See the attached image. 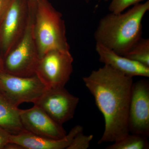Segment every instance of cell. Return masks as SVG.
Instances as JSON below:
<instances>
[{
    "instance_id": "cell-3",
    "label": "cell",
    "mask_w": 149,
    "mask_h": 149,
    "mask_svg": "<svg viewBox=\"0 0 149 149\" xmlns=\"http://www.w3.org/2000/svg\"><path fill=\"white\" fill-rule=\"evenodd\" d=\"M33 31L40 58L52 50H70L62 14L49 0L36 1Z\"/></svg>"
},
{
    "instance_id": "cell-17",
    "label": "cell",
    "mask_w": 149,
    "mask_h": 149,
    "mask_svg": "<svg viewBox=\"0 0 149 149\" xmlns=\"http://www.w3.org/2000/svg\"><path fill=\"white\" fill-rule=\"evenodd\" d=\"M145 0H112L110 3L109 10L111 13H119Z\"/></svg>"
},
{
    "instance_id": "cell-10",
    "label": "cell",
    "mask_w": 149,
    "mask_h": 149,
    "mask_svg": "<svg viewBox=\"0 0 149 149\" xmlns=\"http://www.w3.org/2000/svg\"><path fill=\"white\" fill-rule=\"evenodd\" d=\"M20 116L25 130L35 136L59 139L66 135L62 125L56 122L37 105L29 109H21Z\"/></svg>"
},
{
    "instance_id": "cell-14",
    "label": "cell",
    "mask_w": 149,
    "mask_h": 149,
    "mask_svg": "<svg viewBox=\"0 0 149 149\" xmlns=\"http://www.w3.org/2000/svg\"><path fill=\"white\" fill-rule=\"evenodd\" d=\"M146 136L139 134H128L114 143L107 147L106 149H148L149 143Z\"/></svg>"
},
{
    "instance_id": "cell-2",
    "label": "cell",
    "mask_w": 149,
    "mask_h": 149,
    "mask_svg": "<svg viewBox=\"0 0 149 149\" xmlns=\"http://www.w3.org/2000/svg\"><path fill=\"white\" fill-rule=\"evenodd\" d=\"M149 10V1L125 13H110L102 17L94 33L96 43L124 56L142 37V20Z\"/></svg>"
},
{
    "instance_id": "cell-7",
    "label": "cell",
    "mask_w": 149,
    "mask_h": 149,
    "mask_svg": "<svg viewBox=\"0 0 149 149\" xmlns=\"http://www.w3.org/2000/svg\"><path fill=\"white\" fill-rule=\"evenodd\" d=\"M1 92L14 105L24 102L36 103L47 88L36 74L19 77L0 71Z\"/></svg>"
},
{
    "instance_id": "cell-20",
    "label": "cell",
    "mask_w": 149,
    "mask_h": 149,
    "mask_svg": "<svg viewBox=\"0 0 149 149\" xmlns=\"http://www.w3.org/2000/svg\"><path fill=\"white\" fill-rule=\"evenodd\" d=\"M0 71H3V59L0 52Z\"/></svg>"
},
{
    "instance_id": "cell-5",
    "label": "cell",
    "mask_w": 149,
    "mask_h": 149,
    "mask_svg": "<svg viewBox=\"0 0 149 149\" xmlns=\"http://www.w3.org/2000/svg\"><path fill=\"white\" fill-rule=\"evenodd\" d=\"M70 50L53 49L40 58L36 74L48 89L65 87L73 71Z\"/></svg>"
},
{
    "instance_id": "cell-6",
    "label": "cell",
    "mask_w": 149,
    "mask_h": 149,
    "mask_svg": "<svg viewBox=\"0 0 149 149\" xmlns=\"http://www.w3.org/2000/svg\"><path fill=\"white\" fill-rule=\"evenodd\" d=\"M29 0H13L0 22V52L3 59L24 35L29 17Z\"/></svg>"
},
{
    "instance_id": "cell-19",
    "label": "cell",
    "mask_w": 149,
    "mask_h": 149,
    "mask_svg": "<svg viewBox=\"0 0 149 149\" xmlns=\"http://www.w3.org/2000/svg\"><path fill=\"white\" fill-rule=\"evenodd\" d=\"M13 0H0V22L5 15Z\"/></svg>"
},
{
    "instance_id": "cell-8",
    "label": "cell",
    "mask_w": 149,
    "mask_h": 149,
    "mask_svg": "<svg viewBox=\"0 0 149 149\" xmlns=\"http://www.w3.org/2000/svg\"><path fill=\"white\" fill-rule=\"evenodd\" d=\"M78 97L65 88L47 89L36 103L56 122L63 125L74 117Z\"/></svg>"
},
{
    "instance_id": "cell-18",
    "label": "cell",
    "mask_w": 149,
    "mask_h": 149,
    "mask_svg": "<svg viewBox=\"0 0 149 149\" xmlns=\"http://www.w3.org/2000/svg\"><path fill=\"white\" fill-rule=\"evenodd\" d=\"M11 134L0 127V149H5L10 142Z\"/></svg>"
},
{
    "instance_id": "cell-15",
    "label": "cell",
    "mask_w": 149,
    "mask_h": 149,
    "mask_svg": "<svg viewBox=\"0 0 149 149\" xmlns=\"http://www.w3.org/2000/svg\"><path fill=\"white\" fill-rule=\"evenodd\" d=\"M124 56L149 67V40L141 37Z\"/></svg>"
},
{
    "instance_id": "cell-16",
    "label": "cell",
    "mask_w": 149,
    "mask_h": 149,
    "mask_svg": "<svg viewBox=\"0 0 149 149\" xmlns=\"http://www.w3.org/2000/svg\"><path fill=\"white\" fill-rule=\"evenodd\" d=\"M93 138V135H85L81 131L74 137L67 149H88Z\"/></svg>"
},
{
    "instance_id": "cell-9",
    "label": "cell",
    "mask_w": 149,
    "mask_h": 149,
    "mask_svg": "<svg viewBox=\"0 0 149 149\" xmlns=\"http://www.w3.org/2000/svg\"><path fill=\"white\" fill-rule=\"evenodd\" d=\"M129 133L149 136V82L141 79L133 83L129 105Z\"/></svg>"
},
{
    "instance_id": "cell-22",
    "label": "cell",
    "mask_w": 149,
    "mask_h": 149,
    "mask_svg": "<svg viewBox=\"0 0 149 149\" xmlns=\"http://www.w3.org/2000/svg\"><path fill=\"white\" fill-rule=\"evenodd\" d=\"M32 1H38V0H32Z\"/></svg>"
},
{
    "instance_id": "cell-4",
    "label": "cell",
    "mask_w": 149,
    "mask_h": 149,
    "mask_svg": "<svg viewBox=\"0 0 149 149\" xmlns=\"http://www.w3.org/2000/svg\"><path fill=\"white\" fill-rule=\"evenodd\" d=\"M36 2L29 0L27 27L17 45L3 59V72L22 77L36 74L40 58L33 31Z\"/></svg>"
},
{
    "instance_id": "cell-12",
    "label": "cell",
    "mask_w": 149,
    "mask_h": 149,
    "mask_svg": "<svg viewBox=\"0 0 149 149\" xmlns=\"http://www.w3.org/2000/svg\"><path fill=\"white\" fill-rule=\"evenodd\" d=\"M81 125H75L64 138L54 139L43 138L27 132L11 135L10 143L18 145L23 149H67L74 137L83 131Z\"/></svg>"
},
{
    "instance_id": "cell-11",
    "label": "cell",
    "mask_w": 149,
    "mask_h": 149,
    "mask_svg": "<svg viewBox=\"0 0 149 149\" xmlns=\"http://www.w3.org/2000/svg\"><path fill=\"white\" fill-rule=\"evenodd\" d=\"M96 51L99 60L127 76L149 77V67L118 54L101 44L96 43Z\"/></svg>"
},
{
    "instance_id": "cell-21",
    "label": "cell",
    "mask_w": 149,
    "mask_h": 149,
    "mask_svg": "<svg viewBox=\"0 0 149 149\" xmlns=\"http://www.w3.org/2000/svg\"><path fill=\"white\" fill-rule=\"evenodd\" d=\"M85 1L87 2H88L89 1V0H85ZM100 1H101V0H100ZM104 1H109V0H103Z\"/></svg>"
},
{
    "instance_id": "cell-1",
    "label": "cell",
    "mask_w": 149,
    "mask_h": 149,
    "mask_svg": "<svg viewBox=\"0 0 149 149\" xmlns=\"http://www.w3.org/2000/svg\"><path fill=\"white\" fill-rule=\"evenodd\" d=\"M83 79L103 116L104 130L98 143L116 142L128 135L133 77L104 65Z\"/></svg>"
},
{
    "instance_id": "cell-23",
    "label": "cell",
    "mask_w": 149,
    "mask_h": 149,
    "mask_svg": "<svg viewBox=\"0 0 149 149\" xmlns=\"http://www.w3.org/2000/svg\"><path fill=\"white\" fill-rule=\"evenodd\" d=\"M0 91H1V88H0Z\"/></svg>"
},
{
    "instance_id": "cell-13",
    "label": "cell",
    "mask_w": 149,
    "mask_h": 149,
    "mask_svg": "<svg viewBox=\"0 0 149 149\" xmlns=\"http://www.w3.org/2000/svg\"><path fill=\"white\" fill-rule=\"evenodd\" d=\"M21 109L14 105L0 91V127L11 135L27 133L20 119Z\"/></svg>"
}]
</instances>
